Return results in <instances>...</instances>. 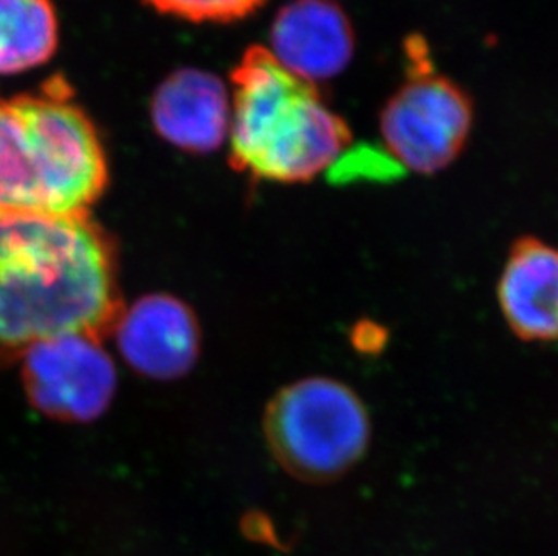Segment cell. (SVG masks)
Wrapping results in <instances>:
<instances>
[{"mask_svg":"<svg viewBox=\"0 0 558 556\" xmlns=\"http://www.w3.org/2000/svg\"><path fill=\"white\" fill-rule=\"evenodd\" d=\"M118 316L111 250L87 217L0 214V365L57 336L100 338Z\"/></svg>","mask_w":558,"mask_h":556,"instance_id":"obj_1","label":"cell"},{"mask_svg":"<svg viewBox=\"0 0 558 556\" xmlns=\"http://www.w3.org/2000/svg\"><path fill=\"white\" fill-rule=\"evenodd\" d=\"M106 183L100 137L60 80L0 96V214L85 216Z\"/></svg>","mask_w":558,"mask_h":556,"instance_id":"obj_2","label":"cell"},{"mask_svg":"<svg viewBox=\"0 0 558 556\" xmlns=\"http://www.w3.org/2000/svg\"><path fill=\"white\" fill-rule=\"evenodd\" d=\"M232 164L252 178L306 183L349 147L345 123L315 85L286 71L269 51L250 49L233 73Z\"/></svg>","mask_w":558,"mask_h":556,"instance_id":"obj_3","label":"cell"},{"mask_svg":"<svg viewBox=\"0 0 558 556\" xmlns=\"http://www.w3.org/2000/svg\"><path fill=\"white\" fill-rule=\"evenodd\" d=\"M264 437L291 478L327 484L364 459L373 421L364 399L348 384L310 376L275 394L264 414Z\"/></svg>","mask_w":558,"mask_h":556,"instance_id":"obj_4","label":"cell"},{"mask_svg":"<svg viewBox=\"0 0 558 556\" xmlns=\"http://www.w3.org/2000/svg\"><path fill=\"white\" fill-rule=\"evenodd\" d=\"M412 74L381 114L385 148L396 164L417 173L447 168L463 150L472 106L450 80L434 73L425 49L411 48Z\"/></svg>","mask_w":558,"mask_h":556,"instance_id":"obj_5","label":"cell"},{"mask_svg":"<svg viewBox=\"0 0 558 556\" xmlns=\"http://www.w3.org/2000/svg\"><path fill=\"white\" fill-rule=\"evenodd\" d=\"M22 360L27 398L54 420H96L117 390V368L95 336L63 335L38 341Z\"/></svg>","mask_w":558,"mask_h":556,"instance_id":"obj_6","label":"cell"},{"mask_svg":"<svg viewBox=\"0 0 558 556\" xmlns=\"http://www.w3.org/2000/svg\"><path fill=\"white\" fill-rule=\"evenodd\" d=\"M118 347L134 371L153 379H175L199 356V326L183 302L148 294L114 324Z\"/></svg>","mask_w":558,"mask_h":556,"instance_id":"obj_7","label":"cell"},{"mask_svg":"<svg viewBox=\"0 0 558 556\" xmlns=\"http://www.w3.org/2000/svg\"><path fill=\"white\" fill-rule=\"evenodd\" d=\"M269 53L307 84L335 78L353 58V27L329 0H295L275 19Z\"/></svg>","mask_w":558,"mask_h":556,"instance_id":"obj_8","label":"cell"},{"mask_svg":"<svg viewBox=\"0 0 558 556\" xmlns=\"http://www.w3.org/2000/svg\"><path fill=\"white\" fill-rule=\"evenodd\" d=\"M506 326L527 343L558 341V246L537 237L515 239L497 283Z\"/></svg>","mask_w":558,"mask_h":556,"instance_id":"obj_9","label":"cell"},{"mask_svg":"<svg viewBox=\"0 0 558 556\" xmlns=\"http://www.w3.org/2000/svg\"><path fill=\"white\" fill-rule=\"evenodd\" d=\"M154 125L175 147L210 153L230 134L232 107L221 80L183 69L172 74L154 96Z\"/></svg>","mask_w":558,"mask_h":556,"instance_id":"obj_10","label":"cell"},{"mask_svg":"<svg viewBox=\"0 0 558 556\" xmlns=\"http://www.w3.org/2000/svg\"><path fill=\"white\" fill-rule=\"evenodd\" d=\"M57 16L49 0H0V74L37 68L57 48Z\"/></svg>","mask_w":558,"mask_h":556,"instance_id":"obj_11","label":"cell"},{"mask_svg":"<svg viewBox=\"0 0 558 556\" xmlns=\"http://www.w3.org/2000/svg\"><path fill=\"white\" fill-rule=\"evenodd\" d=\"M159 11L189 21H233L248 15L264 0H145Z\"/></svg>","mask_w":558,"mask_h":556,"instance_id":"obj_12","label":"cell"}]
</instances>
